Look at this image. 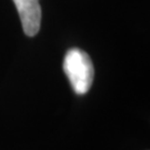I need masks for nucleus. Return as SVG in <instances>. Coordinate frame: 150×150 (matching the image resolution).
Returning <instances> with one entry per match:
<instances>
[{"label":"nucleus","mask_w":150,"mask_h":150,"mask_svg":"<svg viewBox=\"0 0 150 150\" xmlns=\"http://www.w3.org/2000/svg\"><path fill=\"white\" fill-rule=\"evenodd\" d=\"M64 71L77 95H85L89 91L93 82L95 70L87 52L79 48L69 49L64 54Z\"/></svg>","instance_id":"obj_1"},{"label":"nucleus","mask_w":150,"mask_h":150,"mask_svg":"<svg viewBox=\"0 0 150 150\" xmlns=\"http://www.w3.org/2000/svg\"><path fill=\"white\" fill-rule=\"evenodd\" d=\"M25 33L29 37L36 36L40 30L41 23V7L39 0H12Z\"/></svg>","instance_id":"obj_2"}]
</instances>
